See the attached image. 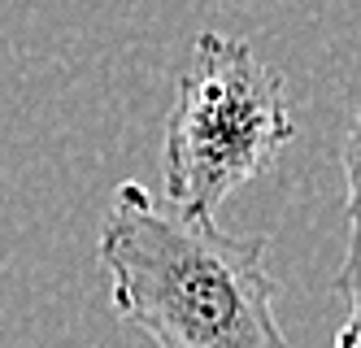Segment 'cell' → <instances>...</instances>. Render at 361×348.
<instances>
[{
    "mask_svg": "<svg viewBox=\"0 0 361 348\" xmlns=\"http://www.w3.org/2000/svg\"><path fill=\"white\" fill-rule=\"evenodd\" d=\"M266 253V235L166 213L140 183L114 192L96 244L118 318L157 348H288Z\"/></svg>",
    "mask_w": 361,
    "mask_h": 348,
    "instance_id": "obj_1",
    "label": "cell"
},
{
    "mask_svg": "<svg viewBox=\"0 0 361 348\" xmlns=\"http://www.w3.org/2000/svg\"><path fill=\"white\" fill-rule=\"evenodd\" d=\"M292 140L296 118L279 70L235 35L200 31L166 118L161 192L170 209L178 218H214Z\"/></svg>",
    "mask_w": 361,
    "mask_h": 348,
    "instance_id": "obj_2",
    "label": "cell"
},
{
    "mask_svg": "<svg viewBox=\"0 0 361 348\" xmlns=\"http://www.w3.org/2000/svg\"><path fill=\"white\" fill-rule=\"evenodd\" d=\"M335 348H357V301H348V318L335 335Z\"/></svg>",
    "mask_w": 361,
    "mask_h": 348,
    "instance_id": "obj_3",
    "label": "cell"
}]
</instances>
